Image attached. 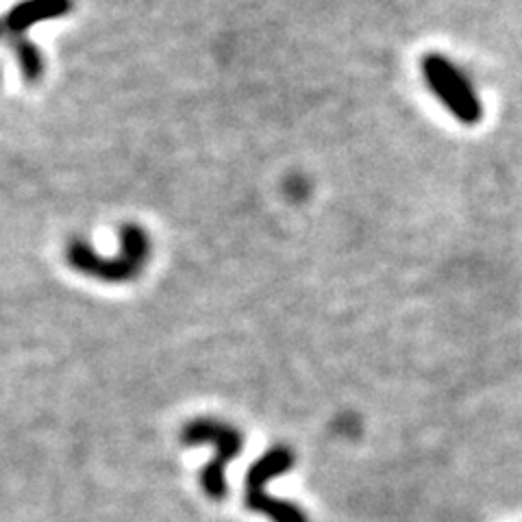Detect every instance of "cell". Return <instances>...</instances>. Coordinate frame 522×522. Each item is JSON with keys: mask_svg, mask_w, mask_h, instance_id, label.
Masks as SVG:
<instances>
[{"mask_svg": "<svg viewBox=\"0 0 522 522\" xmlns=\"http://www.w3.org/2000/svg\"><path fill=\"white\" fill-rule=\"evenodd\" d=\"M153 244L144 227L127 222L120 227V251L114 257H103L94 251L90 242L74 238L66 244V264L83 277L101 283H131L138 279L151 259Z\"/></svg>", "mask_w": 522, "mask_h": 522, "instance_id": "6da1fadb", "label": "cell"}, {"mask_svg": "<svg viewBox=\"0 0 522 522\" xmlns=\"http://www.w3.org/2000/svg\"><path fill=\"white\" fill-rule=\"evenodd\" d=\"M183 442L185 444H214L216 457L205 466L203 470V488L211 496V499H225L229 486H227V464L235 459L242 451V433L225 425V422L214 418H198L192 420L190 425L183 429Z\"/></svg>", "mask_w": 522, "mask_h": 522, "instance_id": "3957f363", "label": "cell"}, {"mask_svg": "<svg viewBox=\"0 0 522 522\" xmlns=\"http://www.w3.org/2000/svg\"><path fill=\"white\" fill-rule=\"evenodd\" d=\"M294 464V455L288 446H275L248 470L246 477V507L253 512L266 514L272 522H309L305 512L298 505L275 499L266 492V483L272 477L288 472Z\"/></svg>", "mask_w": 522, "mask_h": 522, "instance_id": "277c9868", "label": "cell"}, {"mask_svg": "<svg viewBox=\"0 0 522 522\" xmlns=\"http://www.w3.org/2000/svg\"><path fill=\"white\" fill-rule=\"evenodd\" d=\"M420 70L429 92L438 98L451 116L466 124V127H475V124L481 122V98L462 68L453 64L449 57L440 53H429L422 57Z\"/></svg>", "mask_w": 522, "mask_h": 522, "instance_id": "7a4b0ae2", "label": "cell"}, {"mask_svg": "<svg viewBox=\"0 0 522 522\" xmlns=\"http://www.w3.org/2000/svg\"><path fill=\"white\" fill-rule=\"evenodd\" d=\"M5 33V27H3V20H0V35H3Z\"/></svg>", "mask_w": 522, "mask_h": 522, "instance_id": "52a82bcc", "label": "cell"}, {"mask_svg": "<svg viewBox=\"0 0 522 522\" xmlns=\"http://www.w3.org/2000/svg\"><path fill=\"white\" fill-rule=\"evenodd\" d=\"M9 48L14 53L22 79L27 83H37L42 79L44 74V57L40 53V48L35 46V42H31L27 35L24 37H9Z\"/></svg>", "mask_w": 522, "mask_h": 522, "instance_id": "8992f818", "label": "cell"}, {"mask_svg": "<svg viewBox=\"0 0 522 522\" xmlns=\"http://www.w3.org/2000/svg\"><path fill=\"white\" fill-rule=\"evenodd\" d=\"M72 11V0H22L9 9L3 20L7 37H24L33 24L64 18Z\"/></svg>", "mask_w": 522, "mask_h": 522, "instance_id": "5b68a950", "label": "cell"}]
</instances>
